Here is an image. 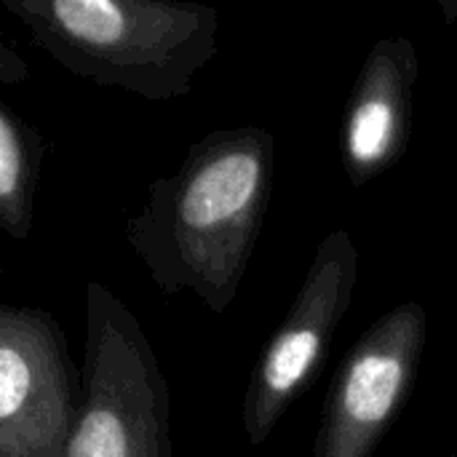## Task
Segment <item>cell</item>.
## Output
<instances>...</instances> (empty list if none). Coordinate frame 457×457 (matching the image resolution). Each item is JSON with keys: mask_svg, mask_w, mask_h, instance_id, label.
<instances>
[{"mask_svg": "<svg viewBox=\"0 0 457 457\" xmlns=\"http://www.w3.org/2000/svg\"><path fill=\"white\" fill-rule=\"evenodd\" d=\"M59 67L150 102L193 91L217 54L220 13L169 0H3Z\"/></svg>", "mask_w": 457, "mask_h": 457, "instance_id": "obj_2", "label": "cell"}, {"mask_svg": "<svg viewBox=\"0 0 457 457\" xmlns=\"http://www.w3.org/2000/svg\"><path fill=\"white\" fill-rule=\"evenodd\" d=\"M418 51L404 35L378 40L353 83L340 131L343 163L353 187L396 166L412 137Z\"/></svg>", "mask_w": 457, "mask_h": 457, "instance_id": "obj_7", "label": "cell"}, {"mask_svg": "<svg viewBox=\"0 0 457 457\" xmlns=\"http://www.w3.org/2000/svg\"><path fill=\"white\" fill-rule=\"evenodd\" d=\"M62 457H174L171 391L137 316L104 287H86L80 407Z\"/></svg>", "mask_w": 457, "mask_h": 457, "instance_id": "obj_3", "label": "cell"}, {"mask_svg": "<svg viewBox=\"0 0 457 457\" xmlns=\"http://www.w3.org/2000/svg\"><path fill=\"white\" fill-rule=\"evenodd\" d=\"M356 284L359 249L348 230H335L319 244L295 303L252 370L244 396V431L252 447L265 445L287 410L316 383Z\"/></svg>", "mask_w": 457, "mask_h": 457, "instance_id": "obj_4", "label": "cell"}, {"mask_svg": "<svg viewBox=\"0 0 457 457\" xmlns=\"http://www.w3.org/2000/svg\"><path fill=\"white\" fill-rule=\"evenodd\" d=\"M43 155L40 131L0 102V228L16 241H27L32 230Z\"/></svg>", "mask_w": 457, "mask_h": 457, "instance_id": "obj_8", "label": "cell"}, {"mask_svg": "<svg viewBox=\"0 0 457 457\" xmlns=\"http://www.w3.org/2000/svg\"><path fill=\"white\" fill-rule=\"evenodd\" d=\"M276 177V139L260 126L214 129L158 177L126 241L153 284L193 292L214 316L236 300L257 249Z\"/></svg>", "mask_w": 457, "mask_h": 457, "instance_id": "obj_1", "label": "cell"}, {"mask_svg": "<svg viewBox=\"0 0 457 457\" xmlns=\"http://www.w3.org/2000/svg\"><path fill=\"white\" fill-rule=\"evenodd\" d=\"M21 80H27L24 59L11 46H0V83L3 86H16Z\"/></svg>", "mask_w": 457, "mask_h": 457, "instance_id": "obj_9", "label": "cell"}, {"mask_svg": "<svg viewBox=\"0 0 457 457\" xmlns=\"http://www.w3.org/2000/svg\"><path fill=\"white\" fill-rule=\"evenodd\" d=\"M78 407V370L54 313L0 305V457H62Z\"/></svg>", "mask_w": 457, "mask_h": 457, "instance_id": "obj_6", "label": "cell"}, {"mask_svg": "<svg viewBox=\"0 0 457 457\" xmlns=\"http://www.w3.org/2000/svg\"><path fill=\"white\" fill-rule=\"evenodd\" d=\"M428 343L423 303L407 300L380 316L337 367L313 457H372L412 396Z\"/></svg>", "mask_w": 457, "mask_h": 457, "instance_id": "obj_5", "label": "cell"}]
</instances>
